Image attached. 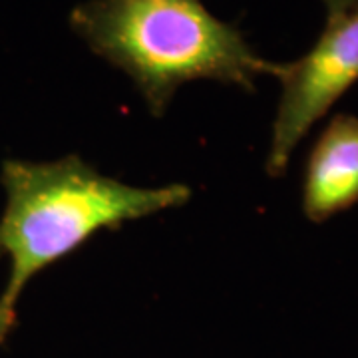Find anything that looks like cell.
<instances>
[{"label": "cell", "mask_w": 358, "mask_h": 358, "mask_svg": "<svg viewBox=\"0 0 358 358\" xmlns=\"http://www.w3.org/2000/svg\"><path fill=\"white\" fill-rule=\"evenodd\" d=\"M6 203L0 217V261L10 275L0 294V346L16 324V305L40 271L58 263L92 235L176 209L192 199L183 183L136 187L103 176L78 155L54 162H2Z\"/></svg>", "instance_id": "6da1fadb"}, {"label": "cell", "mask_w": 358, "mask_h": 358, "mask_svg": "<svg viewBox=\"0 0 358 358\" xmlns=\"http://www.w3.org/2000/svg\"><path fill=\"white\" fill-rule=\"evenodd\" d=\"M70 26L131 78L154 115L187 82L215 80L253 92L257 78L279 80L285 66L261 58L237 26L219 20L201 0H86L70 13Z\"/></svg>", "instance_id": "7a4b0ae2"}, {"label": "cell", "mask_w": 358, "mask_h": 358, "mask_svg": "<svg viewBox=\"0 0 358 358\" xmlns=\"http://www.w3.org/2000/svg\"><path fill=\"white\" fill-rule=\"evenodd\" d=\"M281 98L273 122L267 173L281 178L294 148L358 82V8L327 16L315 46L282 66Z\"/></svg>", "instance_id": "3957f363"}, {"label": "cell", "mask_w": 358, "mask_h": 358, "mask_svg": "<svg viewBox=\"0 0 358 358\" xmlns=\"http://www.w3.org/2000/svg\"><path fill=\"white\" fill-rule=\"evenodd\" d=\"M358 203V117L334 115L310 150L303 181V211L322 223Z\"/></svg>", "instance_id": "277c9868"}, {"label": "cell", "mask_w": 358, "mask_h": 358, "mask_svg": "<svg viewBox=\"0 0 358 358\" xmlns=\"http://www.w3.org/2000/svg\"><path fill=\"white\" fill-rule=\"evenodd\" d=\"M324 8H327V16H334V14H343L358 8V0H322Z\"/></svg>", "instance_id": "5b68a950"}]
</instances>
